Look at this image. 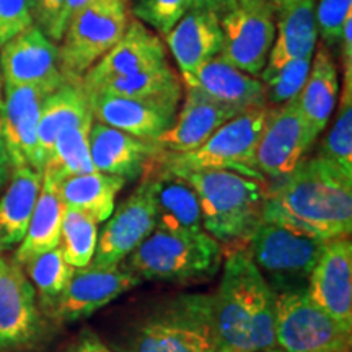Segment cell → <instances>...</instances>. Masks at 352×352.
I'll return each instance as SVG.
<instances>
[{"instance_id": "cell-1", "label": "cell", "mask_w": 352, "mask_h": 352, "mask_svg": "<svg viewBox=\"0 0 352 352\" xmlns=\"http://www.w3.org/2000/svg\"><path fill=\"white\" fill-rule=\"evenodd\" d=\"M263 220L280 222L328 241L352 232V173L324 157L302 160L267 186Z\"/></svg>"}, {"instance_id": "cell-2", "label": "cell", "mask_w": 352, "mask_h": 352, "mask_svg": "<svg viewBox=\"0 0 352 352\" xmlns=\"http://www.w3.org/2000/svg\"><path fill=\"white\" fill-rule=\"evenodd\" d=\"M212 314L220 349L259 352L276 347V294L245 246L233 248L223 263Z\"/></svg>"}, {"instance_id": "cell-3", "label": "cell", "mask_w": 352, "mask_h": 352, "mask_svg": "<svg viewBox=\"0 0 352 352\" xmlns=\"http://www.w3.org/2000/svg\"><path fill=\"white\" fill-rule=\"evenodd\" d=\"M170 173L182 176L196 191L202 227L210 236L220 245L235 248L246 245L263 220L266 182L230 170H173Z\"/></svg>"}, {"instance_id": "cell-4", "label": "cell", "mask_w": 352, "mask_h": 352, "mask_svg": "<svg viewBox=\"0 0 352 352\" xmlns=\"http://www.w3.org/2000/svg\"><path fill=\"white\" fill-rule=\"evenodd\" d=\"M217 347L212 296L186 294L140 321L121 352H212Z\"/></svg>"}, {"instance_id": "cell-5", "label": "cell", "mask_w": 352, "mask_h": 352, "mask_svg": "<svg viewBox=\"0 0 352 352\" xmlns=\"http://www.w3.org/2000/svg\"><path fill=\"white\" fill-rule=\"evenodd\" d=\"M222 259V245L208 232L186 235L155 228L122 266L140 280L192 283L214 277Z\"/></svg>"}, {"instance_id": "cell-6", "label": "cell", "mask_w": 352, "mask_h": 352, "mask_svg": "<svg viewBox=\"0 0 352 352\" xmlns=\"http://www.w3.org/2000/svg\"><path fill=\"white\" fill-rule=\"evenodd\" d=\"M327 241L280 222L261 220L245 250L274 294L307 289Z\"/></svg>"}, {"instance_id": "cell-7", "label": "cell", "mask_w": 352, "mask_h": 352, "mask_svg": "<svg viewBox=\"0 0 352 352\" xmlns=\"http://www.w3.org/2000/svg\"><path fill=\"white\" fill-rule=\"evenodd\" d=\"M132 19V0H94L78 10L57 46L65 80L82 82L88 70L124 36Z\"/></svg>"}, {"instance_id": "cell-8", "label": "cell", "mask_w": 352, "mask_h": 352, "mask_svg": "<svg viewBox=\"0 0 352 352\" xmlns=\"http://www.w3.org/2000/svg\"><path fill=\"white\" fill-rule=\"evenodd\" d=\"M272 107L250 109L220 126L201 147L186 153H158L152 164L165 170H230L266 182L254 168V148Z\"/></svg>"}, {"instance_id": "cell-9", "label": "cell", "mask_w": 352, "mask_h": 352, "mask_svg": "<svg viewBox=\"0 0 352 352\" xmlns=\"http://www.w3.org/2000/svg\"><path fill=\"white\" fill-rule=\"evenodd\" d=\"M351 329L321 310L307 289L276 294V347L284 352H338L351 347Z\"/></svg>"}, {"instance_id": "cell-10", "label": "cell", "mask_w": 352, "mask_h": 352, "mask_svg": "<svg viewBox=\"0 0 352 352\" xmlns=\"http://www.w3.org/2000/svg\"><path fill=\"white\" fill-rule=\"evenodd\" d=\"M316 138L296 98L272 107L254 148V168L266 182H279L297 168Z\"/></svg>"}, {"instance_id": "cell-11", "label": "cell", "mask_w": 352, "mask_h": 352, "mask_svg": "<svg viewBox=\"0 0 352 352\" xmlns=\"http://www.w3.org/2000/svg\"><path fill=\"white\" fill-rule=\"evenodd\" d=\"M43 333L36 289L15 259L0 253V351L28 349Z\"/></svg>"}, {"instance_id": "cell-12", "label": "cell", "mask_w": 352, "mask_h": 352, "mask_svg": "<svg viewBox=\"0 0 352 352\" xmlns=\"http://www.w3.org/2000/svg\"><path fill=\"white\" fill-rule=\"evenodd\" d=\"M155 230V208L152 199V183L147 176L135 191L114 208L113 214L98 233L94 261L95 266L108 267L122 264L151 233Z\"/></svg>"}, {"instance_id": "cell-13", "label": "cell", "mask_w": 352, "mask_h": 352, "mask_svg": "<svg viewBox=\"0 0 352 352\" xmlns=\"http://www.w3.org/2000/svg\"><path fill=\"white\" fill-rule=\"evenodd\" d=\"M140 283L142 280L122 264L108 267L88 264L85 267H76L64 292L47 311L52 318L63 323L88 318Z\"/></svg>"}, {"instance_id": "cell-14", "label": "cell", "mask_w": 352, "mask_h": 352, "mask_svg": "<svg viewBox=\"0 0 352 352\" xmlns=\"http://www.w3.org/2000/svg\"><path fill=\"white\" fill-rule=\"evenodd\" d=\"M223 41L219 56L233 67L259 77L276 38V10L271 3L256 10L235 8L220 19Z\"/></svg>"}, {"instance_id": "cell-15", "label": "cell", "mask_w": 352, "mask_h": 352, "mask_svg": "<svg viewBox=\"0 0 352 352\" xmlns=\"http://www.w3.org/2000/svg\"><path fill=\"white\" fill-rule=\"evenodd\" d=\"M52 91L36 85H3L0 124L10 152L13 168L32 166L43 173L44 164L38 144L41 107Z\"/></svg>"}, {"instance_id": "cell-16", "label": "cell", "mask_w": 352, "mask_h": 352, "mask_svg": "<svg viewBox=\"0 0 352 352\" xmlns=\"http://www.w3.org/2000/svg\"><path fill=\"white\" fill-rule=\"evenodd\" d=\"M3 85H36L54 91L65 80L59 47L36 25L0 47Z\"/></svg>"}, {"instance_id": "cell-17", "label": "cell", "mask_w": 352, "mask_h": 352, "mask_svg": "<svg viewBox=\"0 0 352 352\" xmlns=\"http://www.w3.org/2000/svg\"><path fill=\"white\" fill-rule=\"evenodd\" d=\"M164 64H166L164 39L140 20L132 19L124 36L82 77V85L85 91H91L109 80L135 76Z\"/></svg>"}, {"instance_id": "cell-18", "label": "cell", "mask_w": 352, "mask_h": 352, "mask_svg": "<svg viewBox=\"0 0 352 352\" xmlns=\"http://www.w3.org/2000/svg\"><path fill=\"white\" fill-rule=\"evenodd\" d=\"M308 297L352 331V243L349 236L328 240L311 271Z\"/></svg>"}, {"instance_id": "cell-19", "label": "cell", "mask_w": 352, "mask_h": 352, "mask_svg": "<svg viewBox=\"0 0 352 352\" xmlns=\"http://www.w3.org/2000/svg\"><path fill=\"white\" fill-rule=\"evenodd\" d=\"M183 91V107L176 113L173 124L153 140L158 152L164 155H176V153L195 151L220 126L241 114L226 104L210 100L209 96L192 87H184Z\"/></svg>"}, {"instance_id": "cell-20", "label": "cell", "mask_w": 352, "mask_h": 352, "mask_svg": "<svg viewBox=\"0 0 352 352\" xmlns=\"http://www.w3.org/2000/svg\"><path fill=\"white\" fill-rule=\"evenodd\" d=\"M94 121L120 129L134 138L153 142L173 124L178 107L155 101L87 94Z\"/></svg>"}, {"instance_id": "cell-21", "label": "cell", "mask_w": 352, "mask_h": 352, "mask_svg": "<svg viewBox=\"0 0 352 352\" xmlns=\"http://www.w3.org/2000/svg\"><path fill=\"white\" fill-rule=\"evenodd\" d=\"M142 176H147L152 183L155 228L186 235L206 232L202 227L199 199L191 184L152 162L145 166Z\"/></svg>"}, {"instance_id": "cell-22", "label": "cell", "mask_w": 352, "mask_h": 352, "mask_svg": "<svg viewBox=\"0 0 352 352\" xmlns=\"http://www.w3.org/2000/svg\"><path fill=\"white\" fill-rule=\"evenodd\" d=\"M183 87H192L220 104L239 113L270 107L266 90L258 77L233 67L220 56L197 69L192 76L182 78Z\"/></svg>"}, {"instance_id": "cell-23", "label": "cell", "mask_w": 352, "mask_h": 352, "mask_svg": "<svg viewBox=\"0 0 352 352\" xmlns=\"http://www.w3.org/2000/svg\"><path fill=\"white\" fill-rule=\"evenodd\" d=\"M88 140L94 168L101 173L121 176L126 182L142 176L148 162L160 153L153 142L138 139L98 121L91 124Z\"/></svg>"}, {"instance_id": "cell-24", "label": "cell", "mask_w": 352, "mask_h": 352, "mask_svg": "<svg viewBox=\"0 0 352 352\" xmlns=\"http://www.w3.org/2000/svg\"><path fill=\"white\" fill-rule=\"evenodd\" d=\"M223 34L215 13L191 8L184 13L165 36V43L178 64L182 78L192 76L197 69L219 56Z\"/></svg>"}, {"instance_id": "cell-25", "label": "cell", "mask_w": 352, "mask_h": 352, "mask_svg": "<svg viewBox=\"0 0 352 352\" xmlns=\"http://www.w3.org/2000/svg\"><path fill=\"white\" fill-rule=\"evenodd\" d=\"M315 3L316 0H302L276 13L274 44L261 76H270L290 60L314 57L318 41Z\"/></svg>"}, {"instance_id": "cell-26", "label": "cell", "mask_w": 352, "mask_h": 352, "mask_svg": "<svg viewBox=\"0 0 352 352\" xmlns=\"http://www.w3.org/2000/svg\"><path fill=\"white\" fill-rule=\"evenodd\" d=\"M43 186V173L32 166L13 168L10 182L0 196V253L19 246Z\"/></svg>"}, {"instance_id": "cell-27", "label": "cell", "mask_w": 352, "mask_h": 352, "mask_svg": "<svg viewBox=\"0 0 352 352\" xmlns=\"http://www.w3.org/2000/svg\"><path fill=\"white\" fill-rule=\"evenodd\" d=\"M338 91H340V80H338L336 63L331 51L320 44L311 57L305 85L296 98L303 118L316 135H320L328 126L338 103Z\"/></svg>"}, {"instance_id": "cell-28", "label": "cell", "mask_w": 352, "mask_h": 352, "mask_svg": "<svg viewBox=\"0 0 352 352\" xmlns=\"http://www.w3.org/2000/svg\"><path fill=\"white\" fill-rule=\"evenodd\" d=\"M64 212L65 206L57 191V182L51 176L43 175V186L30 219L28 230L13 256L20 266H25L38 254L59 246Z\"/></svg>"}, {"instance_id": "cell-29", "label": "cell", "mask_w": 352, "mask_h": 352, "mask_svg": "<svg viewBox=\"0 0 352 352\" xmlns=\"http://www.w3.org/2000/svg\"><path fill=\"white\" fill-rule=\"evenodd\" d=\"M88 118L94 114L82 82H65L46 96L38 121V144L44 165L50 160L57 134Z\"/></svg>"}, {"instance_id": "cell-30", "label": "cell", "mask_w": 352, "mask_h": 352, "mask_svg": "<svg viewBox=\"0 0 352 352\" xmlns=\"http://www.w3.org/2000/svg\"><path fill=\"white\" fill-rule=\"evenodd\" d=\"M126 183L121 176L91 171L60 179L57 183V191L65 209L80 210L100 223L107 222L113 214L114 201Z\"/></svg>"}, {"instance_id": "cell-31", "label": "cell", "mask_w": 352, "mask_h": 352, "mask_svg": "<svg viewBox=\"0 0 352 352\" xmlns=\"http://www.w3.org/2000/svg\"><path fill=\"white\" fill-rule=\"evenodd\" d=\"M183 90L182 76L166 63L160 67L144 70L135 76L109 80L87 94H104L121 96V98L155 101V103L179 107Z\"/></svg>"}, {"instance_id": "cell-32", "label": "cell", "mask_w": 352, "mask_h": 352, "mask_svg": "<svg viewBox=\"0 0 352 352\" xmlns=\"http://www.w3.org/2000/svg\"><path fill=\"white\" fill-rule=\"evenodd\" d=\"M94 118L77 124L64 127L57 134L50 160L43 168V175L51 176L57 183L74 175H85L96 171L90 157V135Z\"/></svg>"}, {"instance_id": "cell-33", "label": "cell", "mask_w": 352, "mask_h": 352, "mask_svg": "<svg viewBox=\"0 0 352 352\" xmlns=\"http://www.w3.org/2000/svg\"><path fill=\"white\" fill-rule=\"evenodd\" d=\"M21 267L26 270L28 279L32 280L34 289L41 296V305L46 310H50L57 297L64 292L65 285L69 284L74 270H76L65 261L59 246L38 254Z\"/></svg>"}, {"instance_id": "cell-34", "label": "cell", "mask_w": 352, "mask_h": 352, "mask_svg": "<svg viewBox=\"0 0 352 352\" xmlns=\"http://www.w3.org/2000/svg\"><path fill=\"white\" fill-rule=\"evenodd\" d=\"M98 223L90 215L76 209H65L60 228L59 248L65 261L74 267H85L94 261Z\"/></svg>"}, {"instance_id": "cell-35", "label": "cell", "mask_w": 352, "mask_h": 352, "mask_svg": "<svg viewBox=\"0 0 352 352\" xmlns=\"http://www.w3.org/2000/svg\"><path fill=\"white\" fill-rule=\"evenodd\" d=\"M320 155L352 173V74L344 76L340 108L331 129L321 144Z\"/></svg>"}, {"instance_id": "cell-36", "label": "cell", "mask_w": 352, "mask_h": 352, "mask_svg": "<svg viewBox=\"0 0 352 352\" xmlns=\"http://www.w3.org/2000/svg\"><path fill=\"white\" fill-rule=\"evenodd\" d=\"M311 59H297L284 64L270 76H261L270 107H280L287 101L297 98L305 85L310 72Z\"/></svg>"}, {"instance_id": "cell-37", "label": "cell", "mask_w": 352, "mask_h": 352, "mask_svg": "<svg viewBox=\"0 0 352 352\" xmlns=\"http://www.w3.org/2000/svg\"><path fill=\"white\" fill-rule=\"evenodd\" d=\"M192 0H138L132 6L134 19L151 25L160 38H165L171 28L191 10Z\"/></svg>"}, {"instance_id": "cell-38", "label": "cell", "mask_w": 352, "mask_h": 352, "mask_svg": "<svg viewBox=\"0 0 352 352\" xmlns=\"http://www.w3.org/2000/svg\"><path fill=\"white\" fill-rule=\"evenodd\" d=\"M352 15V0H318L315 20L321 44L329 51L340 47L347 16Z\"/></svg>"}, {"instance_id": "cell-39", "label": "cell", "mask_w": 352, "mask_h": 352, "mask_svg": "<svg viewBox=\"0 0 352 352\" xmlns=\"http://www.w3.org/2000/svg\"><path fill=\"white\" fill-rule=\"evenodd\" d=\"M33 8L34 0H0V47L34 25Z\"/></svg>"}, {"instance_id": "cell-40", "label": "cell", "mask_w": 352, "mask_h": 352, "mask_svg": "<svg viewBox=\"0 0 352 352\" xmlns=\"http://www.w3.org/2000/svg\"><path fill=\"white\" fill-rule=\"evenodd\" d=\"M65 2H67V0H34V25H36L38 28L56 44H59L57 23H59L60 13L64 10Z\"/></svg>"}, {"instance_id": "cell-41", "label": "cell", "mask_w": 352, "mask_h": 352, "mask_svg": "<svg viewBox=\"0 0 352 352\" xmlns=\"http://www.w3.org/2000/svg\"><path fill=\"white\" fill-rule=\"evenodd\" d=\"M191 8H199V10L212 12L219 19L239 8L236 0H192Z\"/></svg>"}, {"instance_id": "cell-42", "label": "cell", "mask_w": 352, "mask_h": 352, "mask_svg": "<svg viewBox=\"0 0 352 352\" xmlns=\"http://www.w3.org/2000/svg\"><path fill=\"white\" fill-rule=\"evenodd\" d=\"M13 171V162L8 152L6 138H3L2 124H0V192L6 189V186L10 182V176Z\"/></svg>"}, {"instance_id": "cell-43", "label": "cell", "mask_w": 352, "mask_h": 352, "mask_svg": "<svg viewBox=\"0 0 352 352\" xmlns=\"http://www.w3.org/2000/svg\"><path fill=\"white\" fill-rule=\"evenodd\" d=\"M90 2H94V0H67V2H65L64 10L60 13L59 23H57V36H59V43L64 36L65 26H67L70 19H72L78 10H82L83 7H87Z\"/></svg>"}, {"instance_id": "cell-44", "label": "cell", "mask_w": 352, "mask_h": 352, "mask_svg": "<svg viewBox=\"0 0 352 352\" xmlns=\"http://www.w3.org/2000/svg\"><path fill=\"white\" fill-rule=\"evenodd\" d=\"M70 352H111V349L94 333H83Z\"/></svg>"}, {"instance_id": "cell-45", "label": "cell", "mask_w": 352, "mask_h": 352, "mask_svg": "<svg viewBox=\"0 0 352 352\" xmlns=\"http://www.w3.org/2000/svg\"><path fill=\"white\" fill-rule=\"evenodd\" d=\"M240 8H245V10H256V8H261L270 3V0H236Z\"/></svg>"}, {"instance_id": "cell-46", "label": "cell", "mask_w": 352, "mask_h": 352, "mask_svg": "<svg viewBox=\"0 0 352 352\" xmlns=\"http://www.w3.org/2000/svg\"><path fill=\"white\" fill-rule=\"evenodd\" d=\"M297 2H302V0H270V3L274 8L276 13L280 12L283 8L292 6V3H297Z\"/></svg>"}, {"instance_id": "cell-47", "label": "cell", "mask_w": 352, "mask_h": 352, "mask_svg": "<svg viewBox=\"0 0 352 352\" xmlns=\"http://www.w3.org/2000/svg\"><path fill=\"white\" fill-rule=\"evenodd\" d=\"M3 96V78H2V70H0V103H2Z\"/></svg>"}, {"instance_id": "cell-48", "label": "cell", "mask_w": 352, "mask_h": 352, "mask_svg": "<svg viewBox=\"0 0 352 352\" xmlns=\"http://www.w3.org/2000/svg\"><path fill=\"white\" fill-rule=\"evenodd\" d=\"M259 352H284L283 349H279V347H272V349H266V351H259Z\"/></svg>"}, {"instance_id": "cell-49", "label": "cell", "mask_w": 352, "mask_h": 352, "mask_svg": "<svg viewBox=\"0 0 352 352\" xmlns=\"http://www.w3.org/2000/svg\"><path fill=\"white\" fill-rule=\"evenodd\" d=\"M212 352H235V351H230V349H220V347H217V349L212 351Z\"/></svg>"}, {"instance_id": "cell-50", "label": "cell", "mask_w": 352, "mask_h": 352, "mask_svg": "<svg viewBox=\"0 0 352 352\" xmlns=\"http://www.w3.org/2000/svg\"><path fill=\"white\" fill-rule=\"evenodd\" d=\"M338 352H351V347H346V349H341V351H338Z\"/></svg>"}]
</instances>
